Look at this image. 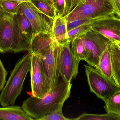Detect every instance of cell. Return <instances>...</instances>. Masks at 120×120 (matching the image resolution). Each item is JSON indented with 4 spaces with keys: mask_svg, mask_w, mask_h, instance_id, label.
Returning a JSON list of instances; mask_svg holds the SVG:
<instances>
[{
    "mask_svg": "<svg viewBox=\"0 0 120 120\" xmlns=\"http://www.w3.org/2000/svg\"><path fill=\"white\" fill-rule=\"evenodd\" d=\"M115 13L110 0H85L84 3L65 17L67 23L77 19L91 21L99 17Z\"/></svg>",
    "mask_w": 120,
    "mask_h": 120,
    "instance_id": "5",
    "label": "cell"
},
{
    "mask_svg": "<svg viewBox=\"0 0 120 120\" xmlns=\"http://www.w3.org/2000/svg\"><path fill=\"white\" fill-rule=\"evenodd\" d=\"M19 8L30 21L34 33L52 30L53 21L31 1L22 2Z\"/></svg>",
    "mask_w": 120,
    "mask_h": 120,
    "instance_id": "11",
    "label": "cell"
},
{
    "mask_svg": "<svg viewBox=\"0 0 120 120\" xmlns=\"http://www.w3.org/2000/svg\"><path fill=\"white\" fill-rule=\"evenodd\" d=\"M71 42L68 41L60 44L59 66L60 75L63 80L71 82L76 78L78 73L79 62L75 57L70 47Z\"/></svg>",
    "mask_w": 120,
    "mask_h": 120,
    "instance_id": "8",
    "label": "cell"
},
{
    "mask_svg": "<svg viewBox=\"0 0 120 120\" xmlns=\"http://www.w3.org/2000/svg\"><path fill=\"white\" fill-rule=\"evenodd\" d=\"M75 120H120V117L112 113H107L103 115L84 113L76 118Z\"/></svg>",
    "mask_w": 120,
    "mask_h": 120,
    "instance_id": "21",
    "label": "cell"
},
{
    "mask_svg": "<svg viewBox=\"0 0 120 120\" xmlns=\"http://www.w3.org/2000/svg\"><path fill=\"white\" fill-rule=\"evenodd\" d=\"M3 0H0V1ZM8 0L15 1H18V2L22 3V2H25V1H31V0Z\"/></svg>",
    "mask_w": 120,
    "mask_h": 120,
    "instance_id": "30",
    "label": "cell"
},
{
    "mask_svg": "<svg viewBox=\"0 0 120 120\" xmlns=\"http://www.w3.org/2000/svg\"><path fill=\"white\" fill-rule=\"evenodd\" d=\"M17 16L20 36L23 41L30 47L33 35L34 33L32 25L30 21L20 8L17 14Z\"/></svg>",
    "mask_w": 120,
    "mask_h": 120,
    "instance_id": "14",
    "label": "cell"
},
{
    "mask_svg": "<svg viewBox=\"0 0 120 120\" xmlns=\"http://www.w3.org/2000/svg\"><path fill=\"white\" fill-rule=\"evenodd\" d=\"M31 1L53 22L57 16V13L52 0H31Z\"/></svg>",
    "mask_w": 120,
    "mask_h": 120,
    "instance_id": "18",
    "label": "cell"
},
{
    "mask_svg": "<svg viewBox=\"0 0 120 120\" xmlns=\"http://www.w3.org/2000/svg\"><path fill=\"white\" fill-rule=\"evenodd\" d=\"M21 3L8 0L0 1V12L13 15H16L19 11Z\"/></svg>",
    "mask_w": 120,
    "mask_h": 120,
    "instance_id": "22",
    "label": "cell"
},
{
    "mask_svg": "<svg viewBox=\"0 0 120 120\" xmlns=\"http://www.w3.org/2000/svg\"><path fill=\"white\" fill-rule=\"evenodd\" d=\"M115 13L120 18V0H110Z\"/></svg>",
    "mask_w": 120,
    "mask_h": 120,
    "instance_id": "29",
    "label": "cell"
},
{
    "mask_svg": "<svg viewBox=\"0 0 120 120\" xmlns=\"http://www.w3.org/2000/svg\"><path fill=\"white\" fill-rule=\"evenodd\" d=\"M8 72L0 59V92H1L5 85Z\"/></svg>",
    "mask_w": 120,
    "mask_h": 120,
    "instance_id": "27",
    "label": "cell"
},
{
    "mask_svg": "<svg viewBox=\"0 0 120 120\" xmlns=\"http://www.w3.org/2000/svg\"><path fill=\"white\" fill-rule=\"evenodd\" d=\"M56 41L52 30L33 35L28 52L41 56L45 54Z\"/></svg>",
    "mask_w": 120,
    "mask_h": 120,
    "instance_id": "12",
    "label": "cell"
},
{
    "mask_svg": "<svg viewBox=\"0 0 120 120\" xmlns=\"http://www.w3.org/2000/svg\"><path fill=\"white\" fill-rule=\"evenodd\" d=\"M104 108L106 112L120 117V91L116 92L105 101Z\"/></svg>",
    "mask_w": 120,
    "mask_h": 120,
    "instance_id": "19",
    "label": "cell"
},
{
    "mask_svg": "<svg viewBox=\"0 0 120 120\" xmlns=\"http://www.w3.org/2000/svg\"><path fill=\"white\" fill-rule=\"evenodd\" d=\"M71 44V50L77 60L79 62L82 60H85L87 58V54L81 38L79 37L73 39Z\"/></svg>",
    "mask_w": 120,
    "mask_h": 120,
    "instance_id": "20",
    "label": "cell"
},
{
    "mask_svg": "<svg viewBox=\"0 0 120 120\" xmlns=\"http://www.w3.org/2000/svg\"><path fill=\"white\" fill-rule=\"evenodd\" d=\"M32 96L41 98L49 93L41 56L31 54L30 70Z\"/></svg>",
    "mask_w": 120,
    "mask_h": 120,
    "instance_id": "10",
    "label": "cell"
},
{
    "mask_svg": "<svg viewBox=\"0 0 120 120\" xmlns=\"http://www.w3.org/2000/svg\"><path fill=\"white\" fill-rule=\"evenodd\" d=\"M31 54L28 53L15 63L10 77L0 94V104L2 107L14 105L21 93L24 82L30 71Z\"/></svg>",
    "mask_w": 120,
    "mask_h": 120,
    "instance_id": "2",
    "label": "cell"
},
{
    "mask_svg": "<svg viewBox=\"0 0 120 120\" xmlns=\"http://www.w3.org/2000/svg\"><path fill=\"white\" fill-rule=\"evenodd\" d=\"M85 0H65V8L63 17L70 13L76 8L84 3Z\"/></svg>",
    "mask_w": 120,
    "mask_h": 120,
    "instance_id": "24",
    "label": "cell"
},
{
    "mask_svg": "<svg viewBox=\"0 0 120 120\" xmlns=\"http://www.w3.org/2000/svg\"><path fill=\"white\" fill-rule=\"evenodd\" d=\"M120 48V42H114Z\"/></svg>",
    "mask_w": 120,
    "mask_h": 120,
    "instance_id": "31",
    "label": "cell"
},
{
    "mask_svg": "<svg viewBox=\"0 0 120 120\" xmlns=\"http://www.w3.org/2000/svg\"><path fill=\"white\" fill-rule=\"evenodd\" d=\"M63 107H61L57 110L49 115L44 116L39 120H70L73 119H69L65 117L63 113Z\"/></svg>",
    "mask_w": 120,
    "mask_h": 120,
    "instance_id": "25",
    "label": "cell"
},
{
    "mask_svg": "<svg viewBox=\"0 0 120 120\" xmlns=\"http://www.w3.org/2000/svg\"><path fill=\"white\" fill-rule=\"evenodd\" d=\"M111 48L113 78L120 89V48L113 41Z\"/></svg>",
    "mask_w": 120,
    "mask_h": 120,
    "instance_id": "17",
    "label": "cell"
},
{
    "mask_svg": "<svg viewBox=\"0 0 120 120\" xmlns=\"http://www.w3.org/2000/svg\"><path fill=\"white\" fill-rule=\"evenodd\" d=\"M92 30L90 24H86L77 27L67 32V37L71 42L76 38H79L87 32Z\"/></svg>",
    "mask_w": 120,
    "mask_h": 120,
    "instance_id": "23",
    "label": "cell"
},
{
    "mask_svg": "<svg viewBox=\"0 0 120 120\" xmlns=\"http://www.w3.org/2000/svg\"><path fill=\"white\" fill-rule=\"evenodd\" d=\"M29 48L20 36L17 14L0 12V53L28 51Z\"/></svg>",
    "mask_w": 120,
    "mask_h": 120,
    "instance_id": "3",
    "label": "cell"
},
{
    "mask_svg": "<svg viewBox=\"0 0 120 120\" xmlns=\"http://www.w3.org/2000/svg\"><path fill=\"white\" fill-rule=\"evenodd\" d=\"M52 32L56 41L60 44L69 41L67 37V21L65 17L57 16L53 22Z\"/></svg>",
    "mask_w": 120,
    "mask_h": 120,
    "instance_id": "15",
    "label": "cell"
},
{
    "mask_svg": "<svg viewBox=\"0 0 120 120\" xmlns=\"http://www.w3.org/2000/svg\"><path fill=\"white\" fill-rule=\"evenodd\" d=\"M90 91L105 102L120 89L113 79L106 77L98 69L84 65Z\"/></svg>",
    "mask_w": 120,
    "mask_h": 120,
    "instance_id": "4",
    "label": "cell"
},
{
    "mask_svg": "<svg viewBox=\"0 0 120 120\" xmlns=\"http://www.w3.org/2000/svg\"><path fill=\"white\" fill-rule=\"evenodd\" d=\"M72 84L61 79L58 85L52 91L41 98L32 96L24 101L22 108L30 117L39 120L63 107L69 98Z\"/></svg>",
    "mask_w": 120,
    "mask_h": 120,
    "instance_id": "1",
    "label": "cell"
},
{
    "mask_svg": "<svg viewBox=\"0 0 120 120\" xmlns=\"http://www.w3.org/2000/svg\"><path fill=\"white\" fill-rule=\"evenodd\" d=\"M90 20L84 19H77L75 20L67 23V32L79 26L86 24H90Z\"/></svg>",
    "mask_w": 120,
    "mask_h": 120,
    "instance_id": "26",
    "label": "cell"
},
{
    "mask_svg": "<svg viewBox=\"0 0 120 120\" xmlns=\"http://www.w3.org/2000/svg\"><path fill=\"white\" fill-rule=\"evenodd\" d=\"M87 54L85 61L88 65L98 69L100 57L108 45L112 41L101 34L90 30L80 37Z\"/></svg>",
    "mask_w": 120,
    "mask_h": 120,
    "instance_id": "6",
    "label": "cell"
},
{
    "mask_svg": "<svg viewBox=\"0 0 120 120\" xmlns=\"http://www.w3.org/2000/svg\"></svg>",
    "mask_w": 120,
    "mask_h": 120,
    "instance_id": "32",
    "label": "cell"
},
{
    "mask_svg": "<svg viewBox=\"0 0 120 120\" xmlns=\"http://www.w3.org/2000/svg\"><path fill=\"white\" fill-rule=\"evenodd\" d=\"M0 120H33L19 106L0 108Z\"/></svg>",
    "mask_w": 120,
    "mask_h": 120,
    "instance_id": "13",
    "label": "cell"
},
{
    "mask_svg": "<svg viewBox=\"0 0 120 120\" xmlns=\"http://www.w3.org/2000/svg\"><path fill=\"white\" fill-rule=\"evenodd\" d=\"M111 43L108 45L101 55L98 70L108 78L113 79L111 48Z\"/></svg>",
    "mask_w": 120,
    "mask_h": 120,
    "instance_id": "16",
    "label": "cell"
},
{
    "mask_svg": "<svg viewBox=\"0 0 120 120\" xmlns=\"http://www.w3.org/2000/svg\"><path fill=\"white\" fill-rule=\"evenodd\" d=\"M92 30L97 32L113 42L120 41V18L111 13L92 20Z\"/></svg>",
    "mask_w": 120,
    "mask_h": 120,
    "instance_id": "9",
    "label": "cell"
},
{
    "mask_svg": "<svg viewBox=\"0 0 120 120\" xmlns=\"http://www.w3.org/2000/svg\"><path fill=\"white\" fill-rule=\"evenodd\" d=\"M60 44L56 41L50 50L41 56L42 67L49 89V93L60 81L59 66Z\"/></svg>",
    "mask_w": 120,
    "mask_h": 120,
    "instance_id": "7",
    "label": "cell"
},
{
    "mask_svg": "<svg viewBox=\"0 0 120 120\" xmlns=\"http://www.w3.org/2000/svg\"><path fill=\"white\" fill-rule=\"evenodd\" d=\"M57 16H63L65 11V0H52Z\"/></svg>",
    "mask_w": 120,
    "mask_h": 120,
    "instance_id": "28",
    "label": "cell"
}]
</instances>
